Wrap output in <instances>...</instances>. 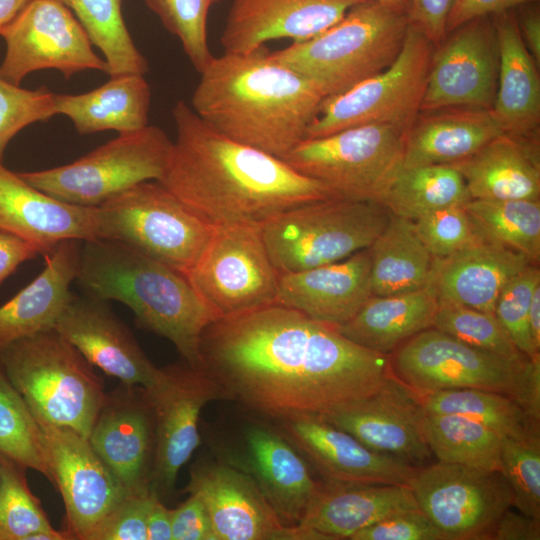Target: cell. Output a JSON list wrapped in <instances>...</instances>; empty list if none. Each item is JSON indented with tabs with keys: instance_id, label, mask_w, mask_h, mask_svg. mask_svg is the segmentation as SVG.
<instances>
[{
	"instance_id": "1",
	"label": "cell",
	"mask_w": 540,
	"mask_h": 540,
	"mask_svg": "<svg viewBox=\"0 0 540 540\" xmlns=\"http://www.w3.org/2000/svg\"><path fill=\"white\" fill-rule=\"evenodd\" d=\"M198 367L227 400L276 421L323 416L373 393L392 372L390 355L277 303L209 324Z\"/></svg>"
},
{
	"instance_id": "2",
	"label": "cell",
	"mask_w": 540,
	"mask_h": 540,
	"mask_svg": "<svg viewBox=\"0 0 540 540\" xmlns=\"http://www.w3.org/2000/svg\"><path fill=\"white\" fill-rule=\"evenodd\" d=\"M172 113L177 136L158 182L213 226H261L289 209L338 197L281 158L219 133L183 100Z\"/></svg>"
},
{
	"instance_id": "3",
	"label": "cell",
	"mask_w": 540,
	"mask_h": 540,
	"mask_svg": "<svg viewBox=\"0 0 540 540\" xmlns=\"http://www.w3.org/2000/svg\"><path fill=\"white\" fill-rule=\"evenodd\" d=\"M199 73L193 111L226 137L278 158L305 139L324 100L304 76L273 60L265 46L213 56Z\"/></svg>"
},
{
	"instance_id": "4",
	"label": "cell",
	"mask_w": 540,
	"mask_h": 540,
	"mask_svg": "<svg viewBox=\"0 0 540 540\" xmlns=\"http://www.w3.org/2000/svg\"><path fill=\"white\" fill-rule=\"evenodd\" d=\"M76 280L87 294L125 304L140 326L168 339L192 366L199 341L220 316L185 274L118 241H82Z\"/></svg>"
},
{
	"instance_id": "5",
	"label": "cell",
	"mask_w": 540,
	"mask_h": 540,
	"mask_svg": "<svg viewBox=\"0 0 540 540\" xmlns=\"http://www.w3.org/2000/svg\"><path fill=\"white\" fill-rule=\"evenodd\" d=\"M408 25L406 14L366 0L320 34L269 55L304 76L326 98L389 67L401 51Z\"/></svg>"
},
{
	"instance_id": "6",
	"label": "cell",
	"mask_w": 540,
	"mask_h": 540,
	"mask_svg": "<svg viewBox=\"0 0 540 540\" xmlns=\"http://www.w3.org/2000/svg\"><path fill=\"white\" fill-rule=\"evenodd\" d=\"M1 364L35 417L88 438L105 398L103 380L54 328L0 350Z\"/></svg>"
},
{
	"instance_id": "7",
	"label": "cell",
	"mask_w": 540,
	"mask_h": 540,
	"mask_svg": "<svg viewBox=\"0 0 540 540\" xmlns=\"http://www.w3.org/2000/svg\"><path fill=\"white\" fill-rule=\"evenodd\" d=\"M393 374L419 395L476 388L510 396L540 420V357L512 361L472 347L434 327L395 350Z\"/></svg>"
},
{
	"instance_id": "8",
	"label": "cell",
	"mask_w": 540,
	"mask_h": 540,
	"mask_svg": "<svg viewBox=\"0 0 540 540\" xmlns=\"http://www.w3.org/2000/svg\"><path fill=\"white\" fill-rule=\"evenodd\" d=\"M392 213L380 202L334 197L284 211L260 226L279 273L341 261L368 248Z\"/></svg>"
},
{
	"instance_id": "9",
	"label": "cell",
	"mask_w": 540,
	"mask_h": 540,
	"mask_svg": "<svg viewBox=\"0 0 540 540\" xmlns=\"http://www.w3.org/2000/svg\"><path fill=\"white\" fill-rule=\"evenodd\" d=\"M158 181H144L98 206L99 239L127 244L187 274L213 233Z\"/></svg>"
},
{
	"instance_id": "10",
	"label": "cell",
	"mask_w": 540,
	"mask_h": 540,
	"mask_svg": "<svg viewBox=\"0 0 540 540\" xmlns=\"http://www.w3.org/2000/svg\"><path fill=\"white\" fill-rule=\"evenodd\" d=\"M172 141L152 125L119 134L78 160L20 176L38 190L66 203L98 207L144 181H159Z\"/></svg>"
},
{
	"instance_id": "11",
	"label": "cell",
	"mask_w": 540,
	"mask_h": 540,
	"mask_svg": "<svg viewBox=\"0 0 540 540\" xmlns=\"http://www.w3.org/2000/svg\"><path fill=\"white\" fill-rule=\"evenodd\" d=\"M407 131L389 124L356 126L303 139L281 159L338 197L379 202L402 168Z\"/></svg>"
},
{
	"instance_id": "12",
	"label": "cell",
	"mask_w": 540,
	"mask_h": 540,
	"mask_svg": "<svg viewBox=\"0 0 540 540\" xmlns=\"http://www.w3.org/2000/svg\"><path fill=\"white\" fill-rule=\"evenodd\" d=\"M434 49L432 42L409 23L394 62L350 89L324 98L305 139L367 124L408 130L420 113Z\"/></svg>"
},
{
	"instance_id": "13",
	"label": "cell",
	"mask_w": 540,
	"mask_h": 540,
	"mask_svg": "<svg viewBox=\"0 0 540 540\" xmlns=\"http://www.w3.org/2000/svg\"><path fill=\"white\" fill-rule=\"evenodd\" d=\"M186 277L220 317L276 303L279 272L258 225L215 226Z\"/></svg>"
},
{
	"instance_id": "14",
	"label": "cell",
	"mask_w": 540,
	"mask_h": 540,
	"mask_svg": "<svg viewBox=\"0 0 540 540\" xmlns=\"http://www.w3.org/2000/svg\"><path fill=\"white\" fill-rule=\"evenodd\" d=\"M409 487L446 540H490L514 501L502 472L440 461L418 468Z\"/></svg>"
},
{
	"instance_id": "15",
	"label": "cell",
	"mask_w": 540,
	"mask_h": 540,
	"mask_svg": "<svg viewBox=\"0 0 540 540\" xmlns=\"http://www.w3.org/2000/svg\"><path fill=\"white\" fill-rule=\"evenodd\" d=\"M0 36L6 43L0 77L14 85L43 69L58 70L66 79L85 70L108 73L88 33L60 0H29Z\"/></svg>"
},
{
	"instance_id": "16",
	"label": "cell",
	"mask_w": 540,
	"mask_h": 540,
	"mask_svg": "<svg viewBox=\"0 0 540 540\" xmlns=\"http://www.w3.org/2000/svg\"><path fill=\"white\" fill-rule=\"evenodd\" d=\"M144 391L155 422L150 486L160 498L172 493L180 469L201 443L199 418L204 406L227 398L215 380L186 361L160 368L157 380Z\"/></svg>"
},
{
	"instance_id": "17",
	"label": "cell",
	"mask_w": 540,
	"mask_h": 540,
	"mask_svg": "<svg viewBox=\"0 0 540 540\" xmlns=\"http://www.w3.org/2000/svg\"><path fill=\"white\" fill-rule=\"evenodd\" d=\"M35 419L41 429L52 484L63 498L65 531L71 539L95 540L106 521L130 494L86 437L38 417Z\"/></svg>"
},
{
	"instance_id": "18",
	"label": "cell",
	"mask_w": 540,
	"mask_h": 540,
	"mask_svg": "<svg viewBox=\"0 0 540 540\" xmlns=\"http://www.w3.org/2000/svg\"><path fill=\"white\" fill-rule=\"evenodd\" d=\"M184 492L203 501L217 540H329L301 526H285L256 481L224 461L195 463Z\"/></svg>"
},
{
	"instance_id": "19",
	"label": "cell",
	"mask_w": 540,
	"mask_h": 540,
	"mask_svg": "<svg viewBox=\"0 0 540 540\" xmlns=\"http://www.w3.org/2000/svg\"><path fill=\"white\" fill-rule=\"evenodd\" d=\"M498 71L493 17L462 24L433 51L420 112L449 107L492 109Z\"/></svg>"
},
{
	"instance_id": "20",
	"label": "cell",
	"mask_w": 540,
	"mask_h": 540,
	"mask_svg": "<svg viewBox=\"0 0 540 540\" xmlns=\"http://www.w3.org/2000/svg\"><path fill=\"white\" fill-rule=\"evenodd\" d=\"M421 396L391 372L373 393L320 416L368 448L416 468L433 454L424 433Z\"/></svg>"
},
{
	"instance_id": "21",
	"label": "cell",
	"mask_w": 540,
	"mask_h": 540,
	"mask_svg": "<svg viewBox=\"0 0 540 540\" xmlns=\"http://www.w3.org/2000/svg\"><path fill=\"white\" fill-rule=\"evenodd\" d=\"M88 441L128 494L151 491L155 422L142 387L106 393Z\"/></svg>"
},
{
	"instance_id": "22",
	"label": "cell",
	"mask_w": 540,
	"mask_h": 540,
	"mask_svg": "<svg viewBox=\"0 0 540 540\" xmlns=\"http://www.w3.org/2000/svg\"><path fill=\"white\" fill-rule=\"evenodd\" d=\"M54 329L93 367L122 384L148 389L159 376L160 368L146 356L108 301L87 293L73 295Z\"/></svg>"
},
{
	"instance_id": "23",
	"label": "cell",
	"mask_w": 540,
	"mask_h": 540,
	"mask_svg": "<svg viewBox=\"0 0 540 540\" xmlns=\"http://www.w3.org/2000/svg\"><path fill=\"white\" fill-rule=\"evenodd\" d=\"M280 431L324 479L409 485L418 468L374 451L319 416L281 419Z\"/></svg>"
},
{
	"instance_id": "24",
	"label": "cell",
	"mask_w": 540,
	"mask_h": 540,
	"mask_svg": "<svg viewBox=\"0 0 540 540\" xmlns=\"http://www.w3.org/2000/svg\"><path fill=\"white\" fill-rule=\"evenodd\" d=\"M242 450L224 461L248 473L257 483L280 521L298 526L317 488L301 453L280 431L263 422L246 424Z\"/></svg>"
},
{
	"instance_id": "25",
	"label": "cell",
	"mask_w": 540,
	"mask_h": 540,
	"mask_svg": "<svg viewBox=\"0 0 540 540\" xmlns=\"http://www.w3.org/2000/svg\"><path fill=\"white\" fill-rule=\"evenodd\" d=\"M0 231L25 240L46 256L65 240L99 239L98 207L58 200L8 169L0 158Z\"/></svg>"
},
{
	"instance_id": "26",
	"label": "cell",
	"mask_w": 540,
	"mask_h": 540,
	"mask_svg": "<svg viewBox=\"0 0 540 540\" xmlns=\"http://www.w3.org/2000/svg\"><path fill=\"white\" fill-rule=\"evenodd\" d=\"M366 0H233L221 45L224 53L247 54L277 39L304 41L337 23Z\"/></svg>"
},
{
	"instance_id": "27",
	"label": "cell",
	"mask_w": 540,
	"mask_h": 540,
	"mask_svg": "<svg viewBox=\"0 0 540 540\" xmlns=\"http://www.w3.org/2000/svg\"><path fill=\"white\" fill-rule=\"evenodd\" d=\"M369 247L331 264L279 273L276 303L339 327L372 295Z\"/></svg>"
},
{
	"instance_id": "28",
	"label": "cell",
	"mask_w": 540,
	"mask_h": 540,
	"mask_svg": "<svg viewBox=\"0 0 540 540\" xmlns=\"http://www.w3.org/2000/svg\"><path fill=\"white\" fill-rule=\"evenodd\" d=\"M419 506L409 485L348 483L323 479L298 526L329 540L350 539L358 531Z\"/></svg>"
},
{
	"instance_id": "29",
	"label": "cell",
	"mask_w": 540,
	"mask_h": 540,
	"mask_svg": "<svg viewBox=\"0 0 540 540\" xmlns=\"http://www.w3.org/2000/svg\"><path fill=\"white\" fill-rule=\"evenodd\" d=\"M532 262L484 238L444 258H435L428 286L438 302L494 313L506 283Z\"/></svg>"
},
{
	"instance_id": "30",
	"label": "cell",
	"mask_w": 540,
	"mask_h": 540,
	"mask_svg": "<svg viewBox=\"0 0 540 540\" xmlns=\"http://www.w3.org/2000/svg\"><path fill=\"white\" fill-rule=\"evenodd\" d=\"M501 133L491 109L449 107L421 111L406 132L402 167L456 164Z\"/></svg>"
},
{
	"instance_id": "31",
	"label": "cell",
	"mask_w": 540,
	"mask_h": 540,
	"mask_svg": "<svg viewBox=\"0 0 540 540\" xmlns=\"http://www.w3.org/2000/svg\"><path fill=\"white\" fill-rule=\"evenodd\" d=\"M80 240L59 243L45 257V267L29 284L0 306V350L36 333L53 329L73 294Z\"/></svg>"
},
{
	"instance_id": "32",
	"label": "cell",
	"mask_w": 540,
	"mask_h": 540,
	"mask_svg": "<svg viewBox=\"0 0 540 540\" xmlns=\"http://www.w3.org/2000/svg\"><path fill=\"white\" fill-rule=\"evenodd\" d=\"M538 136L501 133L451 166L463 177L471 199L540 200Z\"/></svg>"
},
{
	"instance_id": "33",
	"label": "cell",
	"mask_w": 540,
	"mask_h": 540,
	"mask_svg": "<svg viewBox=\"0 0 540 540\" xmlns=\"http://www.w3.org/2000/svg\"><path fill=\"white\" fill-rule=\"evenodd\" d=\"M492 17L499 49L497 91L492 113L503 133L537 135L540 123L537 63L521 38L513 9Z\"/></svg>"
},
{
	"instance_id": "34",
	"label": "cell",
	"mask_w": 540,
	"mask_h": 540,
	"mask_svg": "<svg viewBox=\"0 0 540 540\" xmlns=\"http://www.w3.org/2000/svg\"><path fill=\"white\" fill-rule=\"evenodd\" d=\"M437 308L438 299L428 285L402 294L371 295L349 321L337 328L356 345L390 355L416 334L431 328Z\"/></svg>"
},
{
	"instance_id": "35",
	"label": "cell",
	"mask_w": 540,
	"mask_h": 540,
	"mask_svg": "<svg viewBox=\"0 0 540 540\" xmlns=\"http://www.w3.org/2000/svg\"><path fill=\"white\" fill-rule=\"evenodd\" d=\"M150 86L144 76L125 73L82 94H55V114L68 117L80 134L115 130L119 134L148 124Z\"/></svg>"
},
{
	"instance_id": "36",
	"label": "cell",
	"mask_w": 540,
	"mask_h": 540,
	"mask_svg": "<svg viewBox=\"0 0 540 540\" xmlns=\"http://www.w3.org/2000/svg\"><path fill=\"white\" fill-rule=\"evenodd\" d=\"M369 250L372 295L402 294L428 285L434 257L420 239L413 221L392 214Z\"/></svg>"
},
{
	"instance_id": "37",
	"label": "cell",
	"mask_w": 540,
	"mask_h": 540,
	"mask_svg": "<svg viewBox=\"0 0 540 540\" xmlns=\"http://www.w3.org/2000/svg\"><path fill=\"white\" fill-rule=\"evenodd\" d=\"M471 200L465 181L451 165L402 167L379 199L393 215L411 221Z\"/></svg>"
},
{
	"instance_id": "38",
	"label": "cell",
	"mask_w": 540,
	"mask_h": 540,
	"mask_svg": "<svg viewBox=\"0 0 540 540\" xmlns=\"http://www.w3.org/2000/svg\"><path fill=\"white\" fill-rule=\"evenodd\" d=\"M426 414H459L472 418L502 439L540 435L532 420L510 396L476 388L445 389L420 395Z\"/></svg>"
},
{
	"instance_id": "39",
	"label": "cell",
	"mask_w": 540,
	"mask_h": 540,
	"mask_svg": "<svg viewBox=\"0 0 540 540\" xmlns=\"http://www.w3.org/2000/svg\"><path fill=\"white\" fill-rule=\"evenodd\" d=\"M424 433L438 461L501 472L502 438L482 423L459 414H426Z\"/></svg>"
},
{
	"instance_id": "40",
	"label": "cell",
	"mask_w": 540,
	"mask_h": 540,
	"mask_svg": "<svg viewBox=\"0 0 540 540\" xmlns=\"http://www.w3.org/2000/svg\"><path fill=\"white\" fill-rule=\"evenodd\" d=\"M480 235L540 261V200L471 199L464 205Z\"/></svg>"
},
{
	"instance_id": "41",
	"label": "cell",
	"mask_w": 540,
	"mask_h": 540,
	"mask_svg": "<svg viewBox=\"0 0 540 540\" xmlns=\"http://www.w3.org/2000/svg\"><path fill=\"white\" fill-rule=\"evenodd\" d=\"M88 33L92 44L101 50L110 77L148 71L146 58L129 33L122 10L123 0H60Z\"/></svg>"
},
{
	"instance_id": "42",
	"label": "cell",
	"mask_w": 540,
	"mask_h": 540,
	"mask_svg": "<svg viewBox=\"0 0 540 540\" xmlns=\"http://www.w3.org/2000/svg\"><path fill=\"white\" fill-rule=\"evenodd\" d=\"M0 455L52 483L39 424L0 361Z\"/></svg>"
},
{
	"instance_id": "43",
	"label": "cell",
	"mask_w": 540,
	"mask_h": 540,
	"mask_svg": "<svg viewBox=\"0 0 540 540\" xmlns=\"http://www.w3.org/2000/svg\"><path fill=\"white\" fill-rule=\"evenodd\" d=\"M432 327L504 359L523 361L528 358L515 346L495 313L438 302Z\"/></svg>"
},
{
	"instance_id": "44",
	"label": "cell",
	"mask_w": 540,
	"mask_h": 540,
	"mask_svg": "<svg viewBox=\"0 0 540 540\" xmlns=\"http://www.w3.org/2000/svg\"><path fill=\"white\" fill-rule=\"evenodd\" d=\"M25 470L0 455V540H28L36 532L53 529L29 489Z\"/></svg>"
},
{
	"instance_id": "45",
	"label": "cell",
	"mask_w": 540,
	"mask_h": 540,
	"mask_svg": "<svg viewBox=\"0 0 540 540\" xmlns=\"http://www.w3.org/2000/svg\"><path fill=\"white\" fill-rule=\"evenodd\" d=\"M163 26L176 36L190 62L200 72L212 59L208 45V0H144Z\"/></svg>"
},
{
	"instance_id": "46",
	"label": "cell",
	"mask_w": 540,
	"mask_h": 540,
	"mask_svg": "<svg viewBox=\"0 0 540 540\" xmlns=\"http://www.w3.org/2000/svg\"><path fill=\"white\" fill-rule=\"evenodd\" d=\"M539 436L504 438L501 448V472L512 489L513 506L536 519H540Z\"/></svg>"
},
{
	"instance_id": "47",
	"label": "cell",
	"mask_w": 540,
	"mask_h": 540,
	"mask_svg": "<svg viewBox=\"0 0 540 540\" xmlns=\"http://www.w3.org/2000/svg\"><path fill=\"white\" fill-rule=\"evenodd\" d=\"M540 284V270L531 263L511 278L500 292L495 315L500 320L518 350L529 359L540 357L533 344L528 324L530 301Z\"/></svg>"
},
{
	"instance_id": "48",
	"label": "cell",
	"mask_w": 540,
	"mask_h": 540,
	"mask_svg": "<svg viewBox=\"0 0 540 540\" xmlns=\"http://www.w3.org/2000/svg\"><path fill=\"white\" fill-rule=\"evenodd\" d=\"M55 93L42 86L28 90L0 77V158L25 127L55 116Z\"/></svg>"
},
{
	"instance_id": "49",
	"label": "cell",
	"mask_w": 540,
	"mask_h": 540,
	"mask_svg": "<svg viewBox=\"0 0 540 540\" xmlns=\"http://www.w3.org/2000/svg\"><path fill=\"white\" fill-rule=\"evenodd\" d=\"M413 222L423 244L435 258L447 257L483 238L464 206L438 209Z\"/></svg>"
},
{
	"instance_id": "50",
	"label": "cell",
	"mask_w": 540,
	"mask_h": 540,
	"mask_svg": "<svg viewBox=\"0 0 540 540\" xmlns=\"http://www.w3.org/2000/svg\"><path fill=\"white\" fill-rule=\"evenodd\" d=\"M351 540H446L420 510L390 515L355 533Z\"/></svg>"
},
{
	"instance_id": "51",
	"label": "cell",
	"mask_w": 540,
	"mask_h": 540,
	"mask_svg": "<svg viewBox=\"0 0 540 540\" xmlns=\"http://www.w3.org/2000/svg\"><path fill=\"white\" fill-rule=\"evenodd\" d=\"M156 493L128 495L96 535L95 540H147V519Z\"/></svg>"
},
{
	"instance_id": "52",
	"label": "cell",
	"mask_w": 540,
	"mask_h": 540,
	"mask_svg": "<svg viewBox=\"0 0 540 540\" xmlns=\"http://www.w3.org/2000/svg\"><path fill=\"white\" fill-rule=\"evenodd\" d=\"M172 540H217L208 511L195 494L172 510Z\"/></svg>"
},
{
	"instance_id": "53",
	"label": "cell",
	"mask_w": 540,
	"mask_h": 540,
	"mask_svg": "<svg viewBox=\"0 0 540 540\" xmlns=\"http://www.w3.org/2000/svg\"><path fill=\"white\" fill-rule=\"evenodd\" d=\"M453 0H409L408 21L437 47L445 39Z\"/></svg>"
},
{
	"instance_id": "54",
	"label": "cell",
	"mask_w": 540,
	"mask_h": 540,
	"mask_svg": "<svg viewBox=\"0 0 540 540\" xmlns=\"http://www.w3.org/2000/svg\"><path fill=\"white\" fill-rule=\"evenodd\" d=\"M530 2L539 0H453L447 18L446 32L448 34L475 18L492 16Z\"/></svg>"
},
{
	"instance_id": "55",
	"label": "cell",
	"mask_w": 540,
	"mask_h": 540,
	"mask_svg": "<svg viewBox=\"0 0 540 540\" xmlns=\"http://www.w3.org/2000/svg\"><path fill=\"white\" fill-rule=\"evenodd\" d=\"M540 519L506 510L494 526L490 540H539Z\"/></svg>"
},
{
	"instance_id": "56",
	"label": "cell",
	"mask_w": 540,
	"mask_h": 540,
	"mask_svg": "<svg viewBox=\"0 0 540 540\" xmlns=\"http://www.w3.org/2000/svg\"><path fill=\"white\" fill-rule=\"evenodd\" d=\"M37 250L25 240L0 231V285L26 261L37 257Z\"/></svg>"
},
{
	"instance_id": "57",
	"label": "cell",
	"mask_w": 540,
	"mask_h": 540,
	"mask_svg": "<svg viewBox=\"0 0 540 540\" xmlns=\"http://www.w3.org/2000/svg\"><path fill=\"white\" fill-rule=\"evenodd\" d=\"M521 38L534 58L540 62V9L539 2H530L513 9Z\"/></svg>"
},
{
	"instance_id": "58",
	"label": "cell",
	"mask_w": 540,
	"mask_h": 540,
	"mask_svg": "<svg viewBox=\"0 0 540 540\" xmlns=\"http://www.w3.org/2000/svg\"><path fill=\"white\" fill-rule=\"evenodd\" d=\"M172 510L156 494L147 519V540H172Z\"/></svg>"
},
{
	"instance_id": "59",
	"label": "cell",
	"mask_w": 540,
	"mask_h": 540,
	"mask_svg": "<svg viewBox=\"0 0 540 540\" xmlns=\"http://www.w3.org/2000/svg\"><path fill=\"white\" fill-rule=\"evenodd\" d=\"M528 324L533 344L540 351V284L535 287L531 297Z\"/></svg>"
},
{
	"instance_id": "60",
	"label": "cell",
	"mask_w": 540,
	"mask_h": 540,
	"mask_svg": "<svg viewBox=\"0 0 540 540\" xmlns=\"http://www.w3.org/2000/svg\"><path fill=\"white\" fill-rule=\"evenodd\" d=\"M29 0H0V33L19 14Z\"/></svg>"
},
{
	"instance_id": "61",
	"label": "cell",
	"mask_w": 540,
	"mask_h": 540,
	"mask_svg": "<svg viewBox=\"0 0 540 540\" xmlns=\"http://www.w3.org/2000/svg\"><path fill=\"white\" fill-rule=\"evenodd\" d=\"M380 4L398 13L408 14L409 0H376Z\"/></svg>"
},
{
	"instance_id": "62",
	"label": "cell",
	"mask_w": 540,
	"mask_h": 540,
	"mask_svg": "<svg viewBox=\"0 0 540 540\" xmlns=\"http://www.w3.org/2000/svg\"><path fill=\"white\" fill-rule=\"evenodd\" d=\"M219 1L220 0H208L210 5H213V4H215V3L219 2Z\"/></svg>"
}]
</instances>
